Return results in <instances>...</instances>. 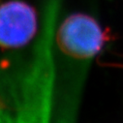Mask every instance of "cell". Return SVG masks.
Wrapping results in <instances>:
<instances>
[{
	"label": "cell",
	"mask_w": 123,
	"mask_h": 123,
	"mask_svg": "<svg viewBox=\"0 0 123 123\" xmlns=\"http://www.w3.org/2000/svg\"><path fill=\"white\" fill-rule=\"evenodd\" d=\"M58 13V0L48 1L35 44L0 61V123H56L53 36Z\"/></svg>",
	"instance_id": "cell-1"
},
{
	"label": "cell",
	"mask_w": 123,
	"mask_h": 123,
	"mask_svg": "<svg viewBox=\"0 0 123 123\" xmlns=\"http://www.w3.org/2000/svg\"><path fill=\"white\" fill-rule=\"evenodd\" d=\"M105 41L101 26L88 15L73 14L56 24L53 36L56 123H74L89 65Z\"/></svg>",
	"instance_id": "cell-2"
},
{
	"label": "cell",
	"mask_w": 123,
	"mask_h": 123,
	"mask_svg": "<svg viewBox=\"0 0 123 123\" xmlns=\"http://www.w3.org/2000/svg\"><path fill=\"white\" fill-rule=\"evenodd\" d=\"M35 10L22 1H8L0 5V48H21L37 32Z\"/></svg>",
	"instance_id": "cell-3"
}]
</instances>
